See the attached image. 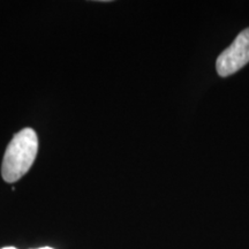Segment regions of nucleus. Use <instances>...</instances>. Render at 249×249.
<instances>
[{
  "label": "nucleus",
  "mask_w": 249,
  "mask_h": 249,
  "mask_svg": "<svg viewBox=\"0 0 249 249\" xmlns=\"http://www.w3.org/2000/svg\"><path fill=\"white\" fill-rule=\"evenodd\" d=\"M249 62V28L242 30L234 42L220 53L216 61L218 75L227 77Z\"/></svg>",
  "instance_id": "obj_2"
},
{
  "label": "nucleus",
  "mask_w": 249,
  "mask_h": 249,
  "mask_svg": "<svg viewBox=\"0 0 249 249\" xmlns=\"http://www.w3.org/2000/svg\"><path fill=\"white\" fill-rule=\"evenodd\" d=\"M38 151V139L34 129L17 133L6 149L1 176L6 182H17L33 166Z\"/></svg>",
  "instance_id": "obj_1"
},
{
  "label": "nucleus",
  "mask_w": 249,
  "mask_h": 249,
  "mask_svg": "<svg viewBox=\"0 0 249 249\" xmlns=\"http://www.w3.org/2000/svg\"><path fill=\"white\" fill-rule=\"evenodd\" d=\"M37 249H53V248H51V247H42V248H37Z\"/></svg>",
  "instance_id": "obj_3"
},
{
  "label": "nucleus",
  "mask_w": 249,
  "mask_h": 249,
  "mask_svg": "<svg viewBox=\"0 0 249 249\" xmlns=\"http://www.w3.org/2000/svg\"><path fill=\"white\" fill-rule=\"evenodd\" d=\"M1 249H17L15 247H5V248H1Z\"/></svg>",
  "instance_id": "obj_4"
}]
</instances>
